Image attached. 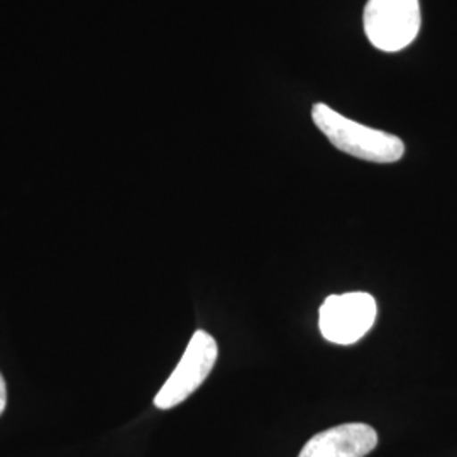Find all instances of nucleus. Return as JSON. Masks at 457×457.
Here are the masks:
<instances>
[{
  "label": "nucleus",
  "mask_w": 457,
  "mask_h": 457,
  "mask_svg": "<svg viewBox=\"0 0 457 457\" xmlns=\"http://www.w3.org/2000/svg\"><path fill=\"white\" fill-rule=\"evenodd\" d=\"M312 119L339 151L364 162L395 163L405 153V145L398 136L362 126L326 104H315L312 107Z\"/></svg>",
  "instance_id": "f257e3e1"
},
{
  "label": "nucleus",
  "mask_w": 457,
  "mask_h": 457,
  "mask_svg": "<svg viewBox=\"0 0 457 457\" xmlns=\"http://www.w3.org/2000/svg\"><path fill=\"white\" fill-rule=\"evenodd\" d=\"M364 33L379 51L396 53L410 46L422 26L419 0H368Z\"/></svg>",
  "instance_id": "f03ea898"
},
{
  "label": "nucleus",
  "mask_w": 457,
  "mask_h": 457,
  "mask_svg": "<svg viewBox=\"0 0 457 457\" xmlns=\"http://www.w3.org/2000/svg\"><path fill=\"white\" fill-rule=\"evenodd\" d=\"M217 356L219 347L212 336L205 330H196L179 366L154 396V405L158 409L170 410L183 403L211 375Z\"/></svg>",
  "instance_id": "7ed1b4c3"
},
{
  "label": "nucleus",
  "mask_w": 457,
  "mask_h": 457,
  "mask_svg": "<svg viewBox=\"0 0 457 457\" xmlns=\"http://www.w3.org/2000/svg\"><path fill=\"white\" fill-rule=\"evenodd\" d=\"M376 300L370 294L330 295L319 312V327L328 343H358L375 324Z\"/></svg>",
  "instance_id": "20e7f679"
},
{
  "label": "nucleus",
  "mask_w": 457,
  "mask_h": 457,
  "mask_svg": "<svg viewBox=\"0 0 457 457\" xmlns=\"http://www.w3.org/2000/svg\"><path fill=\"white\" fill-rule=\"evenodd\" d=\"M378 444L371 425L343 424L313 436L298 457H366Z\"/></svg>",
  "instance_id": "39448f33"
},
{
  "label": "nucleus",
  "mask_w": 457,
  "mask_h": 457,
  "mask_svg": "<svg viewBox=\"0 0 457 457\" xmlns=\"http://www.w3.org/2000/svg\"><path fill=\"white\" fill-rule=\"evenodd\" d=\"M7 407V385H5V379L0 373V415L4 413V410Z\"/></svg>",
  "instance_id": "423d86ee"
}]
</instances>
